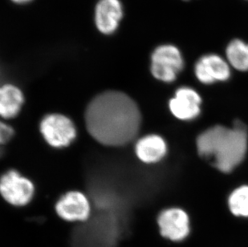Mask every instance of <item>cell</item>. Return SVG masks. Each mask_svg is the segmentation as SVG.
<instances>
[{
	"instance_id": "1",
	"label": "cell",
	"mask_w": 248,
	"mask_h": 247,
	"mask_svg": "<svg viewBox=\"0 0 248 247\" xmlns=\"http://www.w3.org/2000/svg\"><path fill=\"white\" fill-rule=\"evenodd\" d=\"M87 131L94 140L108 147H122L136 138L141 115L127 94L107 91L96 95L84 113Z\"/></svg>"
},
{
	"instance_id": "2",
	"label": "cell",
	"mask_w": 248,
	"mask_h": 247,
	"mask_svg": "<svg viewBox=\"0 0 248 247\" xmlns=\"http://www.w3.org/2000/svg\"><path fill=\"white\" fill-rule=\"evenodd\" d=\"M199 155L212 158V163L222 173H229L242 163L246 156L248 136L243 124L237 122L233 128L216 125L198 137Z\"/></svg>"
},
{
	"instance_id": "3",
	"label": "cell",
	"mask_w": 248,
	"mask_h": 247,
	"mask_svg": "<svg viewBox=\"0 0 248 247\" xmlns=\"http://www.w3.org/2000/svg\"><path fill=\"white\" fill-rule=\"evenodd\" d=\"M40 132L47 145L55 149L68 147L78 137L74 122L61 113H49L44 117Z\"/></svg>"
},
{
	"instance_id": "4",
	"label": "cell",
	"mask_w": 248,
	"mask_h": 247,
	"mask_svg": "<svg viewBox=\"0 0 248 247\" xmlns=\"http://www.w3.org/2000/svg\"><path fill=\"white\" fill-rule=\"evenodd\" d=\"M35 185L29 178L9 170L0 176V196L11 205L23 207L32 200Z\"/></svg>"
},
{
	"instance_id": "5",
	"label": "cell",
	"mask_w": 248,
	"mask_h": 247,
	"mask_svg": "<svg viewBox=\"0 0 248 247\" xmlns=\"http://www.w3.org/2000/svg\"><path fill=\"white\" fill-rule=\"evenodd\" d=\"M184 68V60L178 47L161 45L151 55L150 71L155 78L165 83L174 81Z\"/></svg>"
},
{
	"instance_id": "6",
	"label": "cell",
	"mask_w": 248,
	"mask_h": 247,
	"mask_svg": "<svg viewBox=\"0 0 248 247\" xmlns=\"http://www.w3.org/2000/svg\"><path fill=\"white\" fill-rule=\"evenodd\" d=\"M157 223L162 238L173 243L185 241L191 232L190 217L181 208H168L162 210L157 216Z\"/></svg>"
},
{
	"instance_id": "7",
	"label": "cell",
	"mask_w": 248,
	"mask_h": 247,
	"mask_svg": "<svg viewBox=\"0 0 248 247\" xmlns=\"http://www.w3.org/2000/svg\"><path fill=\"white\" fill-rule=\"evenodd\" d=\"M55 210L59 217L66 222H87L91 216V202L82 192L72 190L59 198Z\"/></svg>"
},
{
	"instance_id": "8",
	"label": "cell",
	"mask_w": 248,
	"mask_h": 247,
	"mask_svg": "<svg viewBox=\"0 0 248 247\" xmlns=\"http://www.w3.org/2000/svg\"><path fill=\"white\" fill-rule=\"evenodd\" d=\"M202 98L190 87H181L169 101V108L173 117L184 122L196 119L201 113Z\"/></svg>"
},
{
	"instance_id": "9",
	"label": "cell",
	"mask_w": 248,
	"mask_h": 247,
	"mask_svg": "<svg viewBox=\"0 0 248 247\" xmlns=\"http://www.w3.org/2000/svg\"><path fill=\"white\" fill-rule=\"evenodd\" d=\"M197 79L204 84L226 81L231 77L230 66L221 56L215 54L203 56L194 66Z\"/></svg>"
},
{
	"instance_id": "10",
	"label": "cell",
	"mask_w": 248,
	"mask_h": 247,
	"mask_svg": "<svg viewBox=\"0 0 248 247\" xmlns=\"http://www.w3.org/2000/svg\"><path fill=\"white\" fill-rule=\"evenodd\" d=\"M123 16L120 0H100L95 9V23L101 33L110 35L119 27Z\"/></svg>"
},
{
	"instance_id": "11",
	"label": "cell",
	"mask_w": 248,
	"mask_h": 247,
	"mask_svg": "<svg viewBox=\"0 0 248 247\" xmlns=\"http://www.w3.org/2000/svg\"><path fill=\"white\" fill-rule=\"evenodd\" d=\"M134 150L139 161L145 164H155L166 156L168 146L161 136L149 134L137 140Z\"/></svg>"
},
{
	"instance_id": "12",
	"label": "cell",
	"mask_w": 248,
	"mask_h": 247,
	"mask_svg": "<svg viewBox=\"0 0 248 247\" xmlns=\"http://www.w3.org/2000/svg\"><path fill=\"white\" fill-rule=\"evenodd\" d=\"M24 104V93L19 87L12 84H0V119L16 117Z\"/></svg>"
},
{
	"instance_id": "13",
	"label": "cell",
	"mask_w": 248,
	"mask_h": 247,
	"mask_svg": "<svg viewBox=\"0 0 248 247\" xmlns=\"http://www.w3.org/2000/svg\"><path fill=\"white\" fill-rule=\"evenodd\" d=\"M226 53L233 68L241 72L248 71V44L243 40H232L227 47Z\"/></svg>"
},
{
	"instance_id": "14",
	"label": "cell",
	"mask_w": 248,
	"mask_h": 247,
	"mask_svg": "<svg viewBox=\"0 0 248 247\" xmlns=\"http://www.w3.org/2000/svg\"><path fill=\"white\" fill-rule=\"evenodd\" d=\"M228 207L232 215L248 218V185H244L234 189L228 197Z\"/></svg>"
},
{
	"instance_id": "15",
	"label": "cell",
	"mask_w": 248,
	"mask_h": 247,
	"mask_svg": "<svg viewBox=\"0 0 248 247\" xmlns=\"http://www.w3.org/2000/svg\"><path fill=\"white\" fill-rule=\"evenodd\" d=\"M14 136V129L12 126L0 119V146L5 145L12 140Z\"/></svg>"
},
{
	"instance_id": "16",
	"label": "cell",
	"mask_w": 248,
	"mask_h": 247,
	"mask_svg": "<svg viewBox=\"0 0 248 247\" xmlns=\"http://www.w3.org/2000/svg\"><path fill=\"white\" fill-rule=\"evenodd\" d=\"M14 2H16V3H19V4H23V3H27V2H29L31 1V0H12Z\"/></svg>"
},
{
	"instance_id": "17",
	"label": "cell",
	"mask_w": 248,
	"mask_h": 247,
	"mask_svg": "<svg viewBox=\"0 0 248 247\" xmlns=\"http://www.w3.org/2000/svg\"><path fill=\"white\" fill-rule=\"evenodd\" d=\"M0 77H1V69H0Z\"/></svg>"
}]
</instances>
